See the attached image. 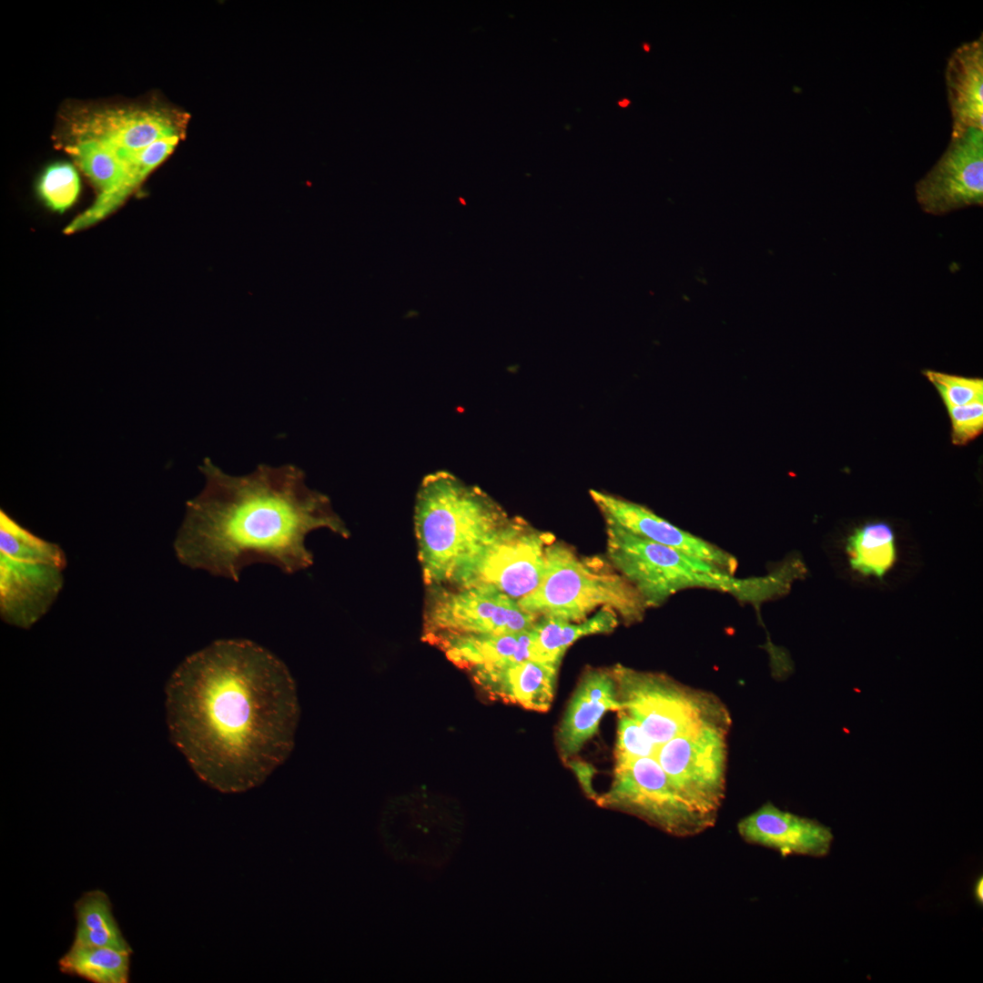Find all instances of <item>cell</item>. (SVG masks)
Here are the masks:
<instances>
[{
    "label": "cell",
    "instance_id": "cell-9",
    "mask_svg": "<svg viewBox=\"0 0 983 983\" xmlns=\"http://www.w3.org/2000/svg\"><path fill=\"white\" fill-rule=\"evenodd\" d=\"M538 618L490 586H433L424 612L423 639L519 633L531 629Z\"/></svg>",
    "mask_w": 983,
    "mask_h": 983
},
{
    "label": "cell",
    "instance_id": "cell-22",
    "mask_svg": "<svg viewBox=\"0 0 983 983\" xmlns=\"http://www.w3.org/2000/svg\"><path fill=\"white\" fill-rule=\"evenodd\" d=\"M75 914L74 943L131 952L105 892L92 890L85 893L75 904Z\"/></svg>",
    "mask_w": 983,
    "mask_h": 983
},
{
    "label": "cell",
    "instance_id": "cell-20",
    "mask_svg": "<svg viewBox=\"0 0 983 983\" xmlns=\"http://www.w3.org/2000/svg\"><path fill=\"white\" fill-rule=\"evenodd\" d=\"M843 552L851 573L882 582L898 559L897 532L886 521L865 522L847 532Z\"/></svg>",
    "mask_w": 983,
    "mask_h": 983
},
{
    "label": "cell",
    "instance_id": "cell-26",
    "mask_svg": "<svg viewBox=\"0 0 983 983\" xmlns=\"http://www.w3.org/2000/svg\"><path fill=\"white\" fill-rule=\"evenodd\" d=\"M923 374L934 385L947 406H959L983 400V380L926 370Z\"/></svg>",
    "mask_w": 983,
    "mask_h": 983
},
{
    "label": "cell",
    "instance_id": "cell-24",
    "mask_svg": "<svg viewBox=\"0 0 983 983\" xmlns=\"http://www.w3.org/2000/svg\"><path fill=\"white\" fill-rule=\"evenodd\" d=\"M0 553L19 561L51 563L66 567L61 547L33 534L4 511L0 512Z\"/></svg>",
    "mask_w": 983,
    "mask_h": 983
},
{
    "label": "cell",
    "instance_id": "cell-4",
    "mask_svg": "<svg viewBox=\"0 0 983 983\" xmlns=\"http://www.w3.org/2000/svg\"><path fill=\"white\" fill-rule=\"evenodd\" d=\"M605 522L608 561L637 590L648 608L693 588L720 591L752 603L768 600L774 594L770 574L736 578L714 563L640 537L614 522Z\"/></svg>",
    "mask_w": 983,
    "mask_h": 983
},
{
    "label": "cell",
    "instance_id": "cell-16",
    "mask_svg": "<svg viewBox=\"0 0 983 983\" xmlns=\"http://www.w3.org/2000/svg\"><path fill=\"white\" fill-rule=\"evenodd\" d=\"M616 683L611 670L590 669L580 680L557 731L562 758L577 754L597 732L604 714L621 710Z\"/></svg>",
    "mask_w": 983,
    "mask_h": 983
},
{
    "label": "cell",
    "instance_id": "cell-7",
    "mask_svg": "<svg viewBox=\"0 0 983 983\" xmlns=\"http://www.w3.org/2000/svg\"><path fill=\"white\" fill-rule=\"evenodd\" d=\"M730 725V718L703 724L656 745L652 756L680 797L714 822L725 793Z\"/></svg>",
    "mask_w": 983,
    "mask_h": 983
},
{
    "label": "cell",
    "instance_id": "cell-6",
    "mask_svg": "<svg viewBox=\"0 0 983 983\" xmlns=\"http://www.w3.org/2000/svg\"><path fill=\"white\" fill-rule=\"evenodd\" d=\"M621 710L633 717L656 746L703 724L730 717L714 694L682 685L656 673L616 664Z\"/></svg>",
    "mask_w": 983,
    "mask_h": 983
},
{
    "label": "cell",
    "instance_id": "cell-10",
    "mask_svg": "<svg viewBox=\"0 0 983 983\" xmlns=\"http://www.w3.org/2000/svg\"><path fill=\"white\" fill-rule=\"evenodd\" d=\"M552 535L511 518L454 587L490 586L519 601L541 583Z\"/></svg>",
    "mask_w": 983,
    "mask_h": 983
},
{
    "label": "cell",
    "instance_id": "cell-8",
    "mask_svg": "<svg viewBox=\"0 0 983 983\" xmlns=\"http://www.w3.org/2000/svg\"><path fill=\"white\" fill-rule=\"evenodd\" d=\"M598 805L633 815L678 837L701 834L714 821L693 810L651 756L615 762L611 787Z\"/></svg>",
    "mask_w": 983,
    "mask_h": 983
},
{
    "label": "cell",
    "instance_id": "cell-27",
    "mask_svg": "<svg viewBox=\"0 0 983 983\" xmlns=\"http://www.w3.org/2000/svg\"><path fill=\"white\" fill-rule=\"evenodd\" d=\"M655 745L643 731L638 723L623 710H619L615 762L639 757L653 756Z\"/></svg>",
    "mask_w": 983,
    "mask_h": 983
},
{
    "label": "cell",
    "instance_id": "cell-17",
    "mask_svg": "<svg viewBox=\"0 0 983 983\" xmlns=\"http://www.w3.org/2000/svg\"><path fill=\"white\" fill-rule=\"evenodd\" d=\"M560 664L524 660L471 671L475 682L495 698L546 712L554 697Z\"/></svg>",
    "mask_w": 983,
    "mask_h": 983
},
{
    "label": "cell",
    "instance_id": "cell-11",
    "mask_svg": "<svg viewBox=\"0 0 983 983\" xmlns=\"http://www.w3.org/2000/svg\"><path fill=\"white\" fill-rule=\"evenodd\" d=\"M188 119V114L161 106L81 110L71 117L68 135L103 143L123 161L129 174L137 157L154 142L184 138Z\"/></svg>",
    "mask_w": 983,
    "mask_h": 983
},
{
    "label": "cell",
    "instance_id": "cell-13",
    "mask_svg": "<svg viewBox=\"0 0 983 983\" xmlns=\"http://www.w3.org/2000/svg\"><path fill=\"white\" fill-rule=\"evenodd\" d=\"M65 567L19 561L0 553V615L6 623L28 629L55 603Z\"/></svg>",
    "mask_w": 983,
    "mask_h": 983
},
{
    "label": "cell",
    "instance_id": "cell-18",
    "mask_svg": "<svg viewBox=\"0 0 983 983\" xmlns=\"http://www.w3.org/2000/svg\"><path fill=\"white\" fill-rule=\"evenodd\" d=\"M946 86L952 117L951 137L983 129V37L957 47L948 59Z\"/></svg>",
    "mask_w": 983,
    "mask_h": 983
},
{
    "label": "cell",
    "instance_id": "cell-19",
    "mask_svg": "<svg viewBox=\"0 0 983 983\" xmlns=\"http://www.w3.org/2000/svg\"><path fill=\"white\" fill-rule=\"evenodd\" d=\"M429 643L441 648L453 664L471 672L524 660H535L532 627L526 631L503 634L441 636L430 640Z\"/></svg>",
    "mask_w": 983,
    "mask_h": 983
},
{
    "label": "cell",
    "instance_id": "cell-28",
    "mask_svg": "<svg viewBox=\"0 0 983 983\" xmlns=\"http://www.w3.org/2000/svg\"><path fill=\"white\" fill-rule=\"evenodd\" d=\"M947 410L954 445H966L982 433L983 400L959 406H947Z\"/></svg>",
    "mask_w": 983,
    "mask_h": 983
},
{
    "label": "cell",
    "instance_id": "cell-21",
    "mask_svg": "<svg viewBox=\"0 0 983 983\" xmlns=\"http://www.w3.org/2000/svg\"><path fill=\"white\" fill-rule=\"evenodd\" d=\"M619 619L618 614L608 607L599 609L580 622L540 616L532 626L535 660L561 664L564 653L573 643L587 635L613 632Z\"/></svg>",
    "mask_w": 983,
    "mask_h": 983
},
{
    "label": "cell",
    "instance_id": "cell-5",
    "mask_svg": "<svg viewBox=\"0 0 983 983\" xmlns=\"http://www.w3.org/2000/svg\"><path fill=\"white\" fill-rule=\"evenodd\" d=\"M518 603L539 617L570 622L583 621L597 608L608 607L626 623H633L648 609L642 595L609 561L580 556L554 539L545 551L541 583Z\"/></svg>",
    "mask_w": 983,
    "mask_h": 983
},
{
    "label": "cell",
    "instance_id": "cell-3",
    "mask_svg": "<svg viewBox=\"0 0 983 983\" xmlns=\"http://www.w3.org/2000/svg\"><path fill=\"white\" fill-rule=\"evenodd\" d=\"M510 520L502 507L479 487L447 471L428 474L414 508L425 584L456 586Z\"/></svg>",
    "mask_w": 983,
    "mask_h": 983
},
{
    "label": "cell",
    "instance_id": "cell-15",
    "mask_svg": "<svg viewBox=\"0 0 983 983\" xmlns=\"http://www.w3.org/2000/svg\"><path fill=\"white\" fill-rule=\"evenodd\" d=\"M737 831L745 842L774 849L784 856H825L834 839L828 826L784 811L770 802L742 818Z\"/></svg>",
    "mask_w": 983,
    "mask_h": 983
},
{
    "label": "cell",
    "instance_id": "cell-30",
    "mask_svg": "<svg viewBox=\"0 0 983 983\" xmlns=\"http://www.w3.org/2000/svg\"><path fill=\"white\" fill-rule=\"evenodd\" d=\"M630 104H631V100H630V99H628V98H623V99H621V100H619V101L617 102V105H618V106H619L620 107H623V108H625V107H627L628 106H630Z\"/></svg>",
    "mask_w": 983,
    "mask_h": 983
},
{
    "label": "cell",
    "instance_id": "cell-25",
    "mask_svg": "<svg viewBox=\"0 0 983 983\" xmlns=\"http://www.w3.org/2000/svg\"><path fill=\"white\" fill-rule=\"evenodd\" d=\"M80 191V180L76 168L68 163L49 166L41 175L38 192L52 209L64 211L71 207Z\"/></svg>",
    "mask_w": 983,
    "mask_h": 983
},
{
    "label": "cell",
    "instance_id": "cell-31",
    "mask_svg": "<svg viewBox=\"0 0 983 983\" xmlns=\"http://www.w3.org/2000/svg\"><path fill=\"white\" fill-rule=\"evenodd\" d=\"M643 49H644V50L645 52H649V51H650V49H651V46H650V45H649L648 43H645V42H644V43H643Z\"/></svg>",
    "mask_w": 983,
    "mask_h": 983
},
{
    "label": "cell",
    "instance_id": "cell-1",
    "mask_svg": "<svg viewBox=\"0 0 983 983\" xmlns=\"http://www.w3.org/2000/svg\"><path fill=\"white\" fill-rule=\"evenodd\" d=\"M165 692L172 743L215 789L260 785L293 749L295 682L283 662L254 642H213L176 668Z\"/></svg>",
    "mask_w": 983,
    "mask_h": 983
},
{
    "label": "cell",
    "instance_id": "cell-12",
    "mask_svg": "<svg viewBox=\"0 0 983 983\" xmlns=\"http://www.w3.org/2000/svg\"><path fill=\"white\" fill-rule=\"evenodd\" d=\"M921 209L944 216L983 203V129L968 128L949 144L915 186Z\"/></svg>",
    "mask_w": 983,
    "mask_h": 983
},
{
    "label": "cell",
    "instance_id": "cell-29",
    "mask_svg": "<svg viewBox=\"0 0 983 983\" xmlns=\"http://www.w3.org/2000/svg\"><path fill=\"white\" fill-rule=\"evenodd\" d=\"M982 885H983V884H982V878H980V879H979V880L978 881V883L976 884V887H975V892H976V897H977V899H978V901H980V902H982V900H983V894H982V887H983V886H982Z\"/></svg>",
    "mask_w": 983,
    "mask_h": 983
},
{
    "label": "cell",
    "instance_id": "cell-14",
    "mask_svg": "<svg viewBox=\"0 0 983 983\" xmlns=\"http://www.w3.org/2000/svg\"><path fill=\"white\" fill-rule=\"evenodd\" d=\"M590 495L605 522H614L640 537L714 563L735 574L736 559L719 546L674 526L635 502L596 490H590Z\"/></svg>",
    "mask_w": 983,
    "mask_h": 983
},
{
    "label": "cell",
    "instance_id": "cell-23",
    "mask_svg": "<svg viewBox=\"0 0 983 983\" xmlns=\"http://www.w3.org/2000/svg\"><path fill=\"white\" fill-rule=\"evenodd\" d=\"M130 954L111 948L74 943L58 962L61 972L94 983H127Z\"/></svg>",
    "mask_w": 983,
    "mask_h": 983
},
{
    "label": "cell",
    "instance_id": "cell-2",
    "mask_svg": "<svg viewBox=\"0 0 983 983\" xmlns=\"http://www.w3.org/2000/svg\"><path fill=\"white\" fill-rule=\"evenodd\" d=\"M199 470L205 486L187 502L174 542L178 561L189 568L235 582L257 562L294 573L312 564L305 544L310 532L328 528L349 536L328 497L309 489L295 465L260 464L232 476L206 458Z\"/></svg>",
    "mask_w": 983,
    "mask_h": 983
}]
</instances>
